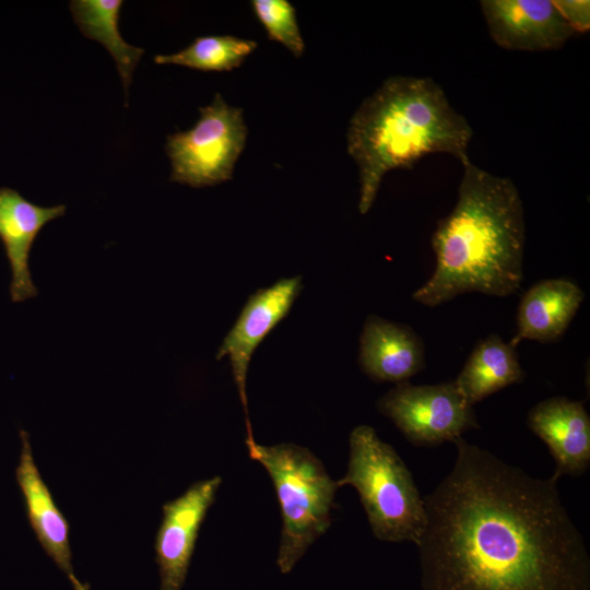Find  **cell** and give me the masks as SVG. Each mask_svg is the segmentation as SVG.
Returning <instances> with one entry per match:
<instances>
[{"mask_svg": "<svg viewBox=\"0 0 590 590\" xmlns=\"http://www.w3.org/2000/svg\"><path fill=\"white\" fill-rule=\"evenodd\" d=\"M424 497L423 590H590L586 542L557 479L533 477L462 437Z\"/></svg>", "mask_w": 590, "mask_h": 590, "instance_id": "obj_1", "label": "cell"}, {"mask_svg": "<svg viewBox=\"0 0 590 590\" xmlns=\"http://www.w3.org/2000/svg\"><path fill=\"white\" fill-rule=\"evenodd\" d=\"M452 211L432 236L435 269L412 298L436 307L477 292L506 297L523 279L526 225L523 204L510 178L493 175L470 158Z\"/></svg>", "mask_w": 590, "mask_h": 590, "instance_id": "obj_2", "label": "cell"}, {"mask_svg": "<svg viewBox=\"0 0 590 590\" xmlns=\"http://www.w3.org/2000/svg\"><path fill=\"white\" fill-rule=\"evenodd\" d=\"M473 130L430 78L390 76L353 114L347 153L358 168V211L373 206L385 176L412 168L422 157L444 153L469 158Z\"/></svg>", "mask_w": 590, "mask_h": 590, "instance_id": "obj_3", "label": "cell"}, {"mask_svg": "<svg viewBox=\"0 0 590 590\" xmlns=\"http://www.w3.org/2000/svg\"><path fill=\"white\" fill-rule=\"evenodd\" d=\"M349 445L347 469L338 487L356 489L378 540L417 545L426 526L425 502L403 460L368 425L356 426Z\"/></svg>", "mask_w": 590, "mask_h": 590, "instance_id": "obj_4", "label": "cell"}, {"mask_svg": "<svg viewBox=\"0 0 590 590\" xmlns=\"http://www.w3.org/2000/svg\"><path fill=\"white\" fill-rule=\"evenodd\" d=\"M271 477L282 515L276 565L290 573L331 524L337 481L309 449L295 444L247 445Z\"/></svg>", "mask_w": 590, "mask_h": 590, "instance_id": "obj_5", "label": "cell"}, {"mask_svg": "<svg viewBox=\"0 0 590 590\" xmlns=\"http://www.w3.org/2000/svg\"><path fill=\"white\" fill-rule=\"evenodd\" d=\"M186 131L167 137L165 151L170 160V181L204 188L231 180L247 141L241 108L227 104L220 93Z\"/></svg>", "mask_w": 590, "mask_h": 590, "instance_id": "obj_6", "label": "cell"}, {"mask_svg": "<svg viewBox=\"0 0 590 590\" xmlns=\"http://www.w3.org/2000/svg\"><path fill=\"white\" fill-rule=\"evenodd\" d=\"M376 405L415 446L455 442L467 430L480 427L473 405L455 381L422 386L399 382Z\"/></svg>", "mask_w": 590, "mask_h": 590, "instance_id": "obj_7", "label": "cell"}, {"mask_svg": "<svg viewBox=\"0 0 590 590\" xmlns=\"http://www.w3.org/2000/svg\"><path fill=\"white\" fill-rule=\"evenodd\" d=\"M299 275L283 278L249 296L236 322L225 335L216 359L228 357L233 378L245 413L246 445L255 442L248 413L247 374L252 354L263 339L290 312L302 291Z\"/></svg>", "mask_w": 590, "mask_h": 590, "instance_id": "obj_8", "label": "cell"}, {"mask_svg": "<svg viewBox=\"0 0 590 590\" xmlns=\"http://www.w3.org/2000/svg\"><path fill=\"white\" fill-rule=\"evenodd\" d=\"M221 484V476L198 481L182 495L163 505L155 539L160 590L182 589L200 527Z\"/></svg>", "mask_w": 590, "mask_h": 590, "instance_id": "obj_9", "label": "cell"}, {"mask_svg": "<svg viewBox=\"0 0 590 590\" xmlns=\"http://www.w3.org/2000/svg\"><path fill=\"white\" fill-rule=\"evenodd\" d=\"M480 5L492 39L504 49H559L576 34L553 0H482Z\"/></svg>", "mask_w": 590, "mask_h": 590, "instance_id": "obj_10", "label": "cell"}, {"mask_svg": "<svg viewBox=\"0 0 590 590\" xmlns=\"http://www.w3.org/2000/svg\"><path fill=\"white\" fill-rule=\"evenodd\" d=\"M67 206H40L26 200L19 191L0 187V240L11 268L10 294L14 303L35 297L38 293L28 267L32 246L50 221L62 216Z\"/></svg>", "mask_w": 590, "mask_h": 590, "instance_id": "obj_11", "label": "cell"}, {"mask_svg": "<svg viewBox=\"0 0 590 590\" xmlns=\"http://www.w3.org/2000/svg\"><path fill=\"white\" fill-rule=\"evenodd\" d=\"M530 429L555 460L554 477L580 475L590 464V417L582 402L553 397L539 402L528 415Z\"/></svg>", "mask_w": 590, "mask_h": 590, "instance_id": "obj_12", "label": "cell"}, {"mask_svg": "<svg viewBox=\"0 0 590 590\" xmlns=\"http://www.w3.org/2000/svg\"><path fill=\"white\" fill-rule=\"evenodd\" d=\"M358 363L374 381H408L425 367L424 344L408 324L369 315L359 338Z\"/></svg>", "mask_w": 590, "mask_h": 590, "instance_id": "obj_13", "label": "cell"}, {"mask_svg": "<svg viewBox=\"0 0 590 590\" xmlns=\"http://www.w3.org/2000/svg\"><path fill=\"white\" fill-rule=\"evenodd\" d=\"M21 453L15 470L30 524L46 554L64 573L74 578L69 542V523L59 510L35 463L30 436L20 430Z\"/></svg>", "mask_w": 590, "mask_h": 590, "instance_id": "obj_14", "label": "cell"}, {"mask_svg": "<svg viewBox=\"0 0 590 590\" xmlns=\"http://www.w3.org/2000/svg\"><path fill=\"white\" fill-rule=\"evenodd\" d=\"M585 293L567 279L543 280L522 296L517 312V333L510 341L517 346L522 340L542 343L556 341L577 314Z\"/></svg>", "mask_w": 590, "mask_h": 590, "instance_id": "obj_15", "label": "cell"}, {"mask_svg": "<svg viewBox=\"0 0 590 590\" xmlns=\"http://www.w3.org/2000/svg\"><path fill=\"white\" fill-rule=\"evenodd\" d=\"M524 377L516 347L492 334L475 345L453 381L474 405L505 387L521 382Z\"/></svg>", "mask_w": 590, "mask_h": 590, "instance_id": "obj_16", "label": "cell"}, {"mask_svg": "<svg viewBox=\"0 0 590 590\" xmlns=\"http://www.w3.org/2000/svg\"><path fill=\"white\" fill-rule=\"evenodd\" d=\"M122 0H72L69 9L81 33L99 42L114 58L126 96L132 74L144 49L128 44L120 35L118 23Z\"/></svg>", "mask_w": 590, "mask_h": 590, "instance_id": "obj_17", "label": "cell"}, {"mask_svg": "<svg viewBox=\"0 0 590 590\" xmlns=\"http://www.w3.org/2000/svg\"><path fill=\"white\" fill-rule=\"evenodd\" d=\"M257 48L251 39L232 35L200 36L172 55H156L158 64H176L200 71H232Z\"/></svg>", "mask_w": 590, "mask_h": 590, "instance_id": "obj_18", "label": "cell"}, {"mask_svg": "<svg viewBox=\"0 0 590 590\" xmlns=\"http://www.w3.org/2000/svg\"><path fill=\"white\" fill-rule=\"evenodd\" d=\"M253 12L271 40L282 44L295 57L305 51L296 10L287 0H252Z\"/></svg>", "mask_w": 590, "mask_h": 590, "instance_id": "obj_19", "label": "cell"}, {"mask_svg": "<svg viewBox=\"0 0 590 590\" xmlns=\"http://www.w3.org/2000/svg\"><path fill=\"white\" fill-rule=\"evenodd\" d=\"M564 20L576 33L590 28V2L587 0H553Z\"/></svg>", "mask_w": 590, "mask_h": 590, "instance_id": "obj_20", "label": "cell"}, {"mask_svg": "<svg viewBox=\"0 0 590 590\" xmlns=\"http://www.w3.org/2000/svg\"><path fill=\"white\" fill-rule=\"evenodd\" d=\"M70 582L74 590H88V586L86 583L83 585L76 577L70 579Z\"/></svg>", "mask_w": 590, "mask_h": 590, "instance_id": "obj_21", "label": "cell"}]
</instances>
